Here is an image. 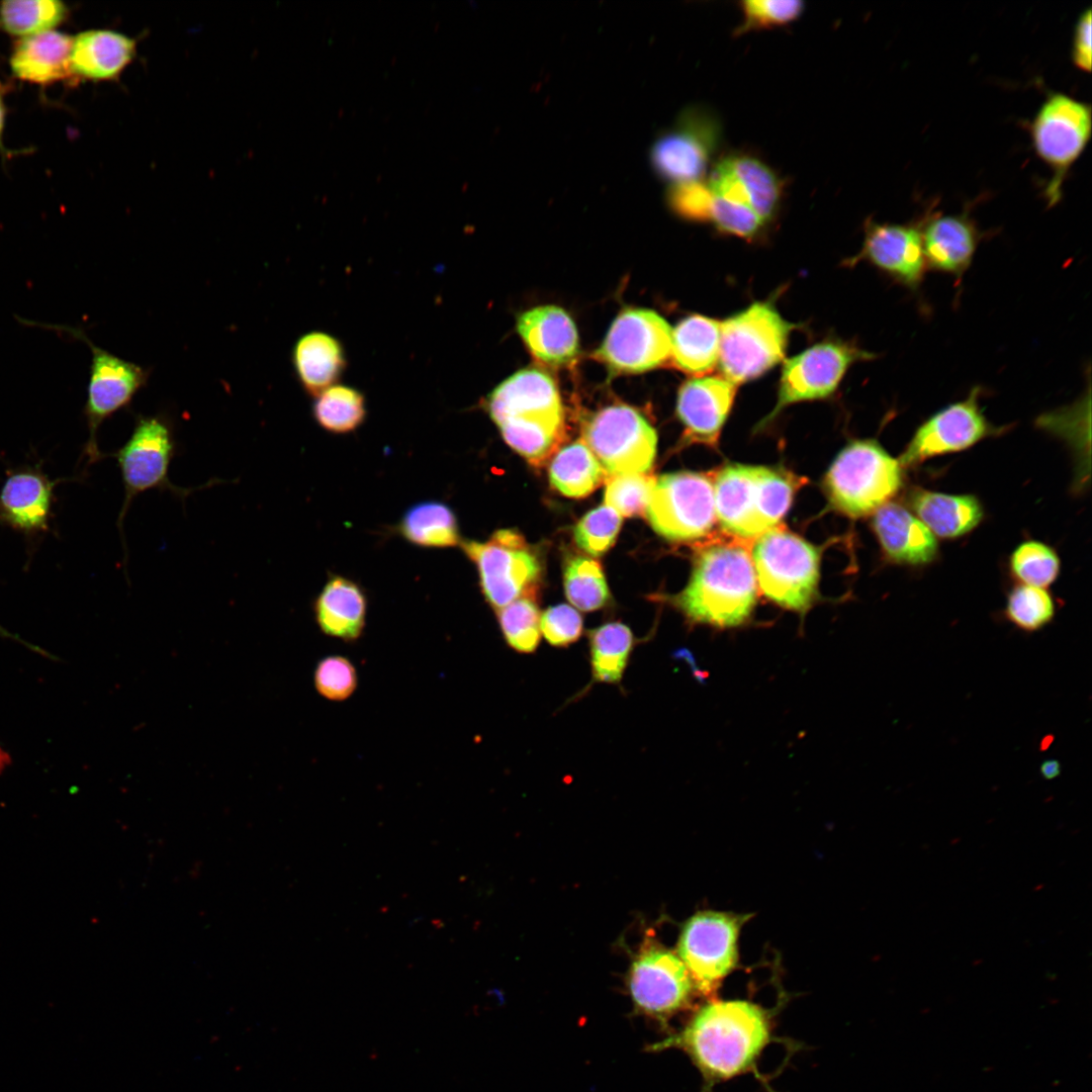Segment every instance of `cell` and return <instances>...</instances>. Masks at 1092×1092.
I'll list each match as a JSON object with an SVG mask.
<instances>
[{
	"mask_svg": "<svg viewBox=\"0 0 1092 1092\" xmlns=\"http://www.w3.org/2000/svg\"><path fill=\"white\" fill-rule=\"evenodd\" d=\"M606 475L602 464L583 439L557 452L549 467L552 486L569 497H582L592 493Z\"/></svg>",
	"mask_w": 1092,
	"mask_h": 1092,
	"instance_id": "obj_33",
	"label": "cell"
},
{
	"mask_svg": "<svg viewBox=\"0 0 1092 1092\" xmlns=\"http://www.w3.org/2000/svg\"><path fill=\"white\" fill-rule=\"evenodd\" d=\"M564 589L568 601L580 611L604 608L610 600L608 584L600 564L590 558L573 557L564 570Z\"/></svg>",
	"mask_w": 1092,
	"mask_h": 1092,
	"instance_id": "obj_38",
	"label": "cell"
},
{
	"mask_svg": "<svg viewBox=\"0 0 1092 1092\" xmlns=\"http://www.w3.org/2000/svg\"><path fill=\"white\" fill-rule=\"evenodd\" d=\"M712 482L716 520L726 533L744 539L758 538L776 528L796 490L792 476L755 465H728Z\"/></svg>",
	"mask_w": 1092,
	"mask_h": 1092,
	"instance_id": "obj_4",
	"label": "cell"
},
{
	"mask_svg": "<svg viewBox=\"0 0 1092 1092\" xmlns=\"http://www.w3.org/2000/svg\"><path fill=\"white\" fill-rule=\"evenodd\" d=\"M645 513L653 530L669 541L704 537L716 522L712 478L692 471L661 475L655 479Z\"/></svg>",
	"mask_w": 1092,
	"mask_h": 1092,
	"instance_id": "obj_11",
	"label": "cell"
},
{
	"mask_svg": "<svg viewBox=\"0 0 1092 1092\" xmlns=\"http://www.w3.org/2000/svg\"><path fill=\"white\" fill-rule=\"evenodd\" d=\"M980 386L973 387L963 400L939 410L915 431L899 463L914 466L928 458L965 450L981 440L1001 433L980 407Z\"/></svg>",
	"mask_w": 1092,
	"mask_h": 1092,
	"instance_id": "obj_18",
	"label": "cell"
},
{
	"mask_svg": "<svg viewBox=\"0 0 1092 1092\" xmlns=\"http://www.w3.org/2000/svg\"><path fill=\"white\" fill-rule=\"evenodd\" d=\"M3 124H4V109H3V104H2V101H1V97H0V147H1V134H2V129H3Z\"/></svg>",
	"mask_w": 1092,
	"mask_h": 1092,
	"instance_id": "obj_52",
	"label": "cell"
},
{
	"mask_svg": "<svg viewBox=\"0 0 1092 1092\" xmlns=\"http://www.w3.org/2000/svg\"><path fill=\"white\" fill-rule=\"evenodd\" d=\"M484 404L506 443L534 465L547 461L564 438L561 398L543 371L516 372L488 394Z\"/></svg>",
	"mask_w": 1092,
	"mask_h": 1092,
	"instance_id": "obj_2",
	"label": "cell"
},
{
	"mask_svg": "<svg viewBox=\"0 0 1092 1092\" xmlns=\"http://www.w3.org/2000/svg\"><path fill=\"white\" fill-rule=\"evenodd\" d=\"M1091 130L1090 104L1063 92L1050 93L1030 120L1033 150L1052 172L1043 192L1049 206L1061 200L1064 181L1086 149Z\"/></svg>",
	"mask_w": 1092,
	"mask_h": 1092,
	"instance_id": "obj_9",
	"label": "cell"
},
{
	"mask_svg": "<svg viewBox=\"0 0 1092 1092\" xmlns=\"http://www.w3.org/2000/svg\"><path fill=\"white\" fill-rule=\"evenodd\" d=\"M768 1012L744 1000L712 1001L653 1050L677 1048L701 1073L705 1090L751 1071L771 1038Z\"/></svg>",
	"mask_w": 1092,
	"mask_h": 1092,
	"instance_id": "obj_1",
	"label": "cell"
},
{
	"mask_svg": "<svg viewBox=\"0 0 1092 1092\" xmlns=\"http://www.w3.org/2000/svg\"><path fill=\"white\" fill-rule=\"evenodd\" d=\"M743 22L737 32L769 27L791 22L804 10V3L799 0H745L741 2Z\"/></svg>",
	"mask_w": 1092,
	"mask_h": 1092,
	"instance_id": "obj_45",
	"label": "cell"
},
{
	"mask_svg": "<svg viewBox=\"0 0 1092 1092\" xmlns=\"http://www.w3.org/2000/svg\"><path fill=\"white\" fill-rule=\"evenodd\" d=\"M313 684L323 698L342 702L357 690V669L353 662L343 655H328L317 661L313 671Z\"/></svg>",
	"mask_w": 1092,
	"mask_h": 1092,
	"instance_id": "obj_44",
	"label": "cell"
},
{
	"mask_svg": "<svg viewBox=\"0 0 1092 1092\" xmlns=\"http://www.w3.org/2000/svg\"><path fill=\"white\" fill-rule=\"evenodd\" d=\"M1012 575L1022 584L1045 587L1060 572V559L1053 548L1038 541L1019 544L1010 556Z\"/></svg>",
	"mask_w": 1092,
	"mask_h": 1092,
	"instance_id": "obj_41",
	"label": "cell"
},
{
	"mask_svg": "<svg viewBox=\"0 0 1092 1092\" xmlns=\"http://www.w3.org/2000/svg\"><path fill=\"white\" fill-rule=\"evenodd\" d=\"M398 530L406 541L426 548L453 547L461 542L454 512L448 505L436 500L410 508Z\"/></svg>",
	"mask_w": 1092,
	"mask_h": 1092,
	"instance_id": "obj_34",
	"label": "cell"
},
{
	"mask_svg": "<svg viewBox=\"0 0 1092 1092\" xmlns=\"http://www.w3.org/2000/svg\"><path fill=\"white\" fill-rule=\"evenodd\" d=\"M496 612L507 644L521 653L534 652L541 639V614L534 598H520Z\"/></svg>",
	"mask_w": 1092,
	"mask_h": 1092,
	"instance_id": "obj_40",
	"label": "cell"
},
{
	"mask_svg": "<svg viewBox=\"0 0 1092 1092\" xmlns=\"http://www.w3.org/2000/svg\"><path fill=\"white\" fill-rule=\"evenodd\" d=\"M628 985L636 1008L664 1021L687 1005L693 982L679 957L651 948L632 964Z\"/></svg>",
	"mask_w": 1092,
	"mask_h": 1092,
	"instance_id": "obj_19",
	"label": "cell"
},
{
	"mask_svg": "<svg viewBox=\"0 0 1092 1092\" xmlns=\"http://www.w3.org/2000/svg\"><path fill=\"white\" fill-rule=\"evenodd\" d=\"M176 452L174 426L166 415L135 417L129 438L111 454L118 464L124 488V498L117 519L121 535L125 514L136 495L150 489L167 490L184 502L197 489L225 482L213 479L202 486L189 488L172 483L169 470Z\"/></svg>",
	"mask_w": 1092,
	"mask_h": 1092,
	"instance_id": "obj_8",
	"label": "cell"
},
{
	"mask_svg": "<svg viewBox=\"0 0 1092 1092\" xmlns=\"http://www.w3.org/2000/svg\"><path fill=\"white\" fill-rule=\"evenodd\" d=\"M719 139L716 117L704 107L690 106L679 114L675 129L652 144L649 151L652 170L671 184L700 180Z\"/></svg>",
	"mask_w": 1092,
	"mask_h": 1092,
	"instance_id": "obj_17",
	"label": "cell"
},
{
	"mask_svg": "<svg viewBox=\"0 0 1092 1092\" xmlns=\"http://www.w3.org/2000/svg\"><path fill=\"white\" fill-rule=\"evenodd\" d=\"M313 614L325 635L347 643L356 642L365 629L367 598L355 581L333 575L316 597Z\"/></svg>",
	"mask_w": 1092,
	"mask_h": 1092,
	"instance_id": "obj_27",
	"label": "cell"
},
{
	"mask_svg": "<svg viewBox=\"0 0 1092 1092\" xmlns=\"http://www.w3.org/2000/svg\"><path fill=\"white\" fill-rule=\"evenodd\" d=\"M864 260L909 290L917 291L927 270L920 223H880L869 219L854 262Z\"/></svg>",
	"mask_w": 1092,
	"mask_h": 1092,
	"instance_id": "obj_20",
	"label": "cell"
},
{
	"mask_svg": "<svg viewBox=\"0 0 1092 1092\" xmlns=\"http://www.w3.org/2000/svg\"><path fill=\"white\" fill-rule=\"evenodd\" d=\"M73 37L49 30L24 37L16 47L10 66L25 81L49 83L67 77L71 71Z\"/></svg>",
	"mask_w": 1092,
	"mask_h": 1092,
	"instance_id": "obj_31",
	"label": "cell"
},
{
	"mask_svg": "<svg viewBox=\"0 0 1092 1092\" xmlns=\"http://www.w3.org/2000/svg\"><path fill=\"white\" fill-rule=\"evenodd\" d=\"M672 329L657 312L630 308L613 322L594 357L614 373L635 374L670 360Z\"/></svg>",
	"mask_w": 1092,
	"mask_h": 1092,
	"instance_id": "obj_15",
	"label": "cell"
},
{
	"mask_svg": "<svg viewBox=\"0 0 1092 1092\" xmlns=\"http://www.w3.org/2000/svg\"><path fill=\"white\" fill-rule=\"evenodd\" d=\"M460 544L475 564L483 596L495 611L520 598H534L540 564L520 534L498 530L487 541Z\"/></svg>",
	"mask_w": 1092,
	"mask_h": 1092,
	"instance_id": "obj_12",
	"label": "cell"
},
{
	"mask_svg": "<svg viewBox=\"0 0 1092 1092\" xmlns=\"http://www.w3.org/2000/svg\"><path fill=\"white\" fill-rule=\"evenodd\" d=\"M927 269L961 278L972 264L981 240L968 213H932L920 223Z\"/></svg>",
	"mask_w": 1092,
	"mask_h": 1092,
	"instance_id": "obj_23",
	"label": "cell"
},
{
	"mask_svg": "<svg viewBox=\"0 0 1092 1092\" xmlns=\"http://www.w3.org/2000/svg\"><path fill=\"white\" fill-rule=\"evenodd\" d=\"M713 193L700 180L672 183L666 191V201L678 216L697 221H710Z\"/></svg>",
	"mask_w": 1092,
	"mask_h": 1092,
	"instance_id": "obj_46",
	"label": "cell"
},
{
	"mask_svg": "<svg viewBox=\"0 0 1092 1092\" xmlns=\"http://www.w3.org/2000/svg\"><path fill=\"white\" fill-rule=\"evenodd\" d=\"M874 358L875 354L849 343L824 341L788 359L782 370L777 403L762 423L790 404L828 397L852 364Z\"/></svg>",
	"mask_w": 1092,
	"mask_h": 1092,
	"instance_id": "obj_14",
	"label": "cell"
},
{
	"mask_svg": "<svg viewBox=\"0 0 1092 1092\" xmlns=\"http://www.w3.org/2000/svg\"><path fill=\"white\" fill-rule=\"evenodd\" d=\"M655 477L646 473L612 475L606 481L605 505L621 517H634L645 512Z\"/></svg>",
	"mask_w": 1092,
	"mask_h": 1092,
	"instance_id": "obj_42",
	"label": "cell"
},
{
	"mask_svg": "<svg viewBox=\"0 0 1092 1092\" xmlns=\"http://www.w3.org/2000/svg\"><path fill=\"white\" fill-rule=\"evenodd\" d=\"M908 505L928 530L940 538H958L975 529L984 517L979 499L972 494H947L915 488Z\"/></svg>",
	"mask_w": 1092,
	"mask_h": 1092,
	"instance_id": "obj_29",
	"label": "cell"
},
{
	"mask_svg": "<svg viewBox=\"0 0 1092 1092\" xmlns=\"http://www.w3.org/2000/svg\"><path fill=\"white\" fill-rule=\"evenodd\" d=\"M11 762L10 754L0 745V775L10 766Z\"/></svg>",
	"mask_w": 1092,
	"mask_h": 1092,
	"instance_id": "obj_51",
	"label": "cell"
},
{
	"mask_svg": "<svg viewBox=\"0 0 1092 1092\" xmlns=\"http://www.w3.org/2000/svg\"><path fill=\"white\" fill-rule=\"evenodd\" d=\"M56 483L39 469L9 474L0 490V522L25 534L48 531Z\"/></svg>",
	"mask_w": 1092,
	"mask_h": 1092,
	"instance_id": "obj_25",
	"label": "cell"
},
{
	"mask_svg": "<svg viewBox=\"0 0 1092 1092\" xmlns=\"http://www.w3.org/2000/svg\"><path fill=\"white\" fill-rule=\"evenodd\" d=\"M291 363L302 389L315 397L338 384L348 361L339 339L325 332L312 331L303 334L294 343Z\"/></svg>",
	"mask_w": 1092,
	"mask_h": 1092,
	"instance_id": "obj_28",
	"label": "cell"
},
{
	"mask_svg": "<svg viewBox=\"0 0 1092 1092\" xmlns=\"http://www.w3.org/2000/svg\"><path fill=\"white\" fill-rule=\"evenodd\" d=\"M622 517L611 507L603 505L588 512L577 523L574 539L579 548L593 556H599L614 543Z\"/></svg>",
	"mask_w": 1092,
	"mask_h": 1092,
	"instance_id": "obj_43",
	"label": "cell"
},
{
	"mask_svg": "<svg viewBox=\"0 0 1092 1092\" xmlns=\"http://www.w3.org/2000/svg\"><path fill=\"white\" fill-rule=\"evenodd\" d=\"M18 320L25 325L62 333L88 346L91 352V363L83 414L89 437L85 444L84 454L88 457L89 464L99 461L104 457L98 446V431L101 424L131 403L136 393L146 386L150 372L95 345L82 328Z\"/></svg>",
	"mask_w": 1092,
	"mask_h": 1092,
	"instance_id": "obj_10",
	"label": "cell"
},
{
	"mask_svg": "<svg viewBox=\"0 0 1092 1092\" xmlns=\"http://www.w3.org/2000/svg\"><path fill=\"white\" fill-rule=\"evenodd\" d=\"M751 559L756 582L765 598L801 615L808 612L818 596L817 547L776 527L756 538Z\"/></svg>",
	"mask_w": 1092,
	"mask_h": 1092,
	"instance_id": "obj_5",
	"label": "cell"
},
{
	"mask_svg": "<svg viewBox=\"0 0 1092 1092\" xmlns=\"http://www.w3.org/2000/svg\"><path fill=\"white\" fill-rule=\"evenodd\" d=\"M710 221L722 233L745 239L752 238L763 225L748 206L716 195L713 196Z\"/></svg>",
	"mask_w": 1092,
	"mask_h": 1092,
	"instance_id": "obj_47",
	"label": "cell"
},
{
	"mask_svg": "<svg viewBox=\"0 0 1092 1092\" xmlns=\"http://www.w3.org/2000/svg\"><path fill=\"white\" fill-rule=\"evenodd\" d=\"M708 186L714 195L748 206L763 224L774 217L781 197V184L775 172L747 155L721 160L714 167Z\"/></svg>",
	"mask_w": 1092,
	"mask_h": 1092,
	"instance_id": "obj_21",
	"label": "cell"
},
{
	"mask_svg": "<svg viewBox=\"0 0 1092 1092\" xmlns=\"http://www.w3.org/2000/svg\"><path fill=\"white\" fill-rule=\"evenodd\" d=\"M873 528L885 556L892 562L919 566L931 563L938 544L928 528L906 508L887 503L875 512Z\"/></svg>",
	"mask_w": 1092,
	"mask_h": 1092,
	"instance_id": "obj_24",
	"label": "cell"
},
{
	"mask_svg": "<svg viewBox=\"0 0 1092 1092\" xmlns=\"http://www.w3.org/2000/svg\"><path fill=\"white\" fill-rule=\"evenodd\" d=\"M66 12L65 4L58 0L4 1L0 23L10 34L27 37L53 30Z\"/></svg>",
	"mask_w": 1092,
	"mask_h": 1092,
	"instance_id": "obj_37",
	"label": "cell"
},
{
	"mask_svg": "<svg viewBox=\"0 0 1092 1092\" xmlns=\"http://www.w3.org/2000/svg\"><path fill=\"white\" fill-rule=\"evenodd\" d=\"M1091 9L1087 8L1079 15L1073 31L1071 59L1082 72L1091 71Z\"/></svg>",
	"mask_w": 1092,
	"mask_h": 1092,
	"instance_id": "obj_49",
	"label": "cell"
},
{
	"mask_svg": "<svg viewBox=\"0 0 1092 1092\" xmlns=\"http://www.w3.org/2000/svg\"><path fill=\"white\" fill-rule=\"evenodd\" d=\"M720 324L701 314L680 321L671 333V364L694 377L710 373L719 361Z\"/></svg>",
	"mask_w": 1092,
	"mask_h": 1092,
	"instance_id": "obj_32",
	"label": "cell"
},
{
	"mask_svg": "<svg viewBox=\"0 0 1092 1092\" xmlns=\"http://www.w3.org/2000/svg\"><path fill=\"white\" fill-rule=\"evenodd\" d=\"M135 41L110 30H88L73 37L71 71L92 80L112 79L132 61Z\"/></svg>",
	"mask_w": 1092,
	"mask_h": 1092,
	"instance_id": "obj_30",
	"label": "cell"
},
{
	"mask_svg": "<svg viewBox=\"0 0 1092 1092\" xmlns=\"http://www.w3.org/2000/svg\"><path fill=\"white\" fill-rule=\"evenodd\" d=\"M739 926L734 915L707 911L693 916L681 931L679 959L693 984L706 996L716 993L736 965Z\"/></svg>",
	"mask_w": 1092,
	"mask_h": 1092,
	"instance_id": "obj_16",
	"label": "cell"
},
{
	"mask_svg": "<svg viewBox=\"0 0 1092 1092\" xmlns=\"http://www.w3.org/2000/svg\"><path fill=\"white\" fill-rule=\"evenodd\" d=\"M796 325L768 301H757L720 324L718 366L734 385L753 380L784 358Z\"/></svg>",
	"mask_w": 1092,
	"mask_h": 1092,
	"instance_id": "obj_6",
	"label": "cell"
},
{
	"mask_svg": "<svg viewBox=\"0 0 1092 1092\" xmlns=\"http://www.w3.org/2000/svg\"><path fill=\"white\" fill-rule=\"evenodd\" d=\"M1040 772L1044 779H1054L1060 774V764L1056 760L1045 761L1040 766Z\"/></svg>",
	"mask_w": 1092,
	"mask_h": 1092,
	"instance_id": "obj_50",
	"label": "cell"
},
{
	"mask_svg": "<svg viewBox=\"0 0 1092 1092\" xmlns=\"http://www.w3.org/2000/svg\"><path fill=\"white\" fill-rule=\"evenodd\" d=\"M735 393L736 385L722 376L705 375L686 381L676 400V414L684 425L686 438L716 445Z\"/></svg>",
	"mask_w": 1092,
	"mask_h": 1092,
	"instance_id": "obj_22",
	"label": "cell"
},
{
	"mask_svg": "<svg viewBox=\"0 0 1092 1092\" xmlns=\"http://www.w3.org/2000/svg\"><path fill=\"white\" fill-rule=\"evenodd\" d=\"M636 639L621 622L603 624L588 633L593 681L619 684Z\"/></svg>",
	"mask_w": 1092,
	"mask_h": 1092,
	"instance_id": "obj_35",
	"label": "cell"
},
{
	"mask_svg": "<svg viewBox=\"0 0 1092 1092\" xmlns=\"http://www.w3.org/2000/svg\"><path fill=\"white\" fill-rule=\"evenodd\" d=\"M757 599L752 559L736 544H716L698 555L688 585L670 599L690 623L718 629L745 625Z\"/></svg>",
	"mask_w": 1092,
	"mask_h": 1092,
	"instance_id": "obj_3",
	"label": "cell"
},
{
	"mask_svg": "<svg viewBox=\"0 0 1092 1092\" xmlns=\"http://www.w3.org/2000/svg\"><path fill=\"white\" fill-rule=\"evenodd\" d=\"M901 485L899 460L875 440L848 444L837 455L824 480L826 494L833 507L852 518L876 512Z\"/></svg>",
	"mask_w": 1092,
	"mask_h": 1092,
	"instance_id": "obj_7",
	"label": "cell"
},
{
	"mask_svg": "<svg viewBox=\"0 0 1092 1092\" xmlns=\"http://www.w3.org/2000/svg\"><path fill=\"white\" fill-rule=\"evenodd\" d=\"M517 329L532 356L545 365L566 366L577 355L576 327L558 306L544 305L525 311L518 318Z\"/></svg>",
	"mask_w": 1092,
	"mask_h": 1092,
	"instance_id": "obj_26",
	"label": "cell"
},
{
	"mask_svg": "<svg viewBox=\"0 0 1092 1092\" xmlns=\"http://www.w3.org/2000/svg\"><path fill=\"white\" fill-rule=\"evenodd\" d=\"M582 435L609 476L646 473L653 464L656 432L631 406L615 404L602 408L586 422Z\"/></svg>",
	"mask_w": 1092,
	"mask_h": 1092,
	"instance_id": "obj_13",
	"label": "cell"
},
{
	"mask_svg": "<svg viewBox=\"0 0 1092 1092\" xmlns=\"http://www.w3.org/2000/svg\"><path fill=\"white\" fill-rule=\"evenodd\" d=\"M1055 614L1054 599L1043 587L1020 583L1007 596L1004 616L1021 631L1041 630L1053 621Z\"/></svg>",
	"mask_w": 1092,
	"mask_h": 1092,
	"instance_id": "obj_39",
	"label": "cell"
},
{
	"mask_svg": "<svg viewBox=\"0 0 1092 1092\" xmlns=\"http://www.w3.org/2000/svg\"><path fill=\"white\" fill-rule=\"evenodd\" d=\"M367 415L364 394L357 388L335 384L314 397L312 416L325 430L346 434L359 428Z\"/></svg>",
	"mask_w": 1092,
	"mask_h": 1092,
	"instance_id": "obj_36",
	"label": "cell"
},
{
	"mask_svg": "<svg viewBox=\"0 0 1092 1092\" xmlns=\"http://www.w3.org/2000/svg\"><path fill=\"white\" fill-rule=\"evenodd\" d=\"M540 629L545 640L554 647H567L579 639L583 630L580 614L572 607L561 604L548 608L540 619Z\"/></svg>",
	"mask_w": 1092,
	"mask_h": 1092,
	"instance_id": "obj_48",
	"label": "cell"
}]
</instances>
